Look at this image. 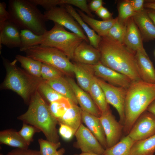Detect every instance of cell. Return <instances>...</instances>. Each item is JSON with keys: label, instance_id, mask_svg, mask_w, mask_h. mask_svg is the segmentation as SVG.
Masks as SVG:
<instances>
[{"label": "cell", "instance_id": "obj_1", "mask_svg": "<svg viewBox=\"0 0 155 155\" xmlns=\"http://www.w3.org/2000/svg\"><path fill=\"white\" fill-rule=\"evenodd\" d=\"M98 49L104 65L129 77L132 81L142 80L138 71L134 52L123 44L106 36L101 37Z\"/></svg>", "mask_w": 155, "mask_h": 155}, {"label": "cell", "instance_id": "obj_2", "mask_svg": "<svg viewBox=\"0 0 155 155\" xmlns=\"http://www.w3.org/2000/svg\"><path fill=\"white\" fill-rule=\"evenodd\" d=\"M155 100V84L142 80L132 81L127 89L123 132L127 135L134 123Z\"/></svg>", "mask_w": 155, "mask_h": 155}, {"label": "cell", "instance_id": "obj_3", "mask_svg": "<svg viewBox=\"0 0 155 155\" xmlns=\"http://www.w3.org/2000/svg\"><path fill=\"white\" fill-rule=\"evenodd\" d=\"M17 119L39 129L47 140L54 143L59 142L56 128L58 123L57 120L52 114L49 106L38 90L32 96L27 110L18 117Z\"/></svg>", "mask_w": 155, "mask_h": 155}, {"label": "cell", "instance_id": "obj_4", "mask_svg": "<svg viewBox=\"0 0 155 155\" xmlns=\"http://www.w3.org/2000/svg\"><path fill=\"white\" fill-rule=\"evenodd\" d=\"M36 6L29 0H9V20L21 30L27 29L38 35H43L47 31L45 24L48 20Z\"/></svg>", "mask_w": 155, "mask_h": 155}, {"label": "cell", "instance_id": "obj_5", "mask_svg": "<svg viewBox=\"0 0 155 155\" xmlns=\"http://www.w3.org/2000/svg\"><path fill=\"white\" fill-rule=\"evenodd\" d=\"M6 72L1 88L11 90L16 93L26 103H29L32 95L38 90L40 84L44 80L35 77L24 69L18 67L15 59L12 62L2 57Z\"/></svg>", "mask_w": 155, "mask_h": 155}, {"label": "cell", "instance_id": "obj_6", "mask_svg": "<svg viewBox=\"0 0 155 155\" xmlns=\"http://www.w3.org/2000/svg\"><path fill=\"white\" fill-rule=\"evenodd\" d=\"M54 23L53 27L43 34L40 45L57 49L70 60H73L75 49L84 40L76 34L67 31L62 26Z\"/></svg>", "mask_w": 155, "mask_h": 155}, {"label": "cell", "instance_id": "obj_7", "mask_svg": "<svg viewBox=\"0 0 155 155\" xmlns=\"http://www.w3.org/2000/svg\"><path fill=\"white\" fill-rule=\"evenodd\" d=\"M24 52L26 56L53 66L67 76L74 74V64L63 53L57 49L39 45Z\"/></svg>", "mask_w": 155, "mask_h": 155}, {"label": "cell", "instance_id": "obj_8", "mask_svg": "<svg viewBox=\"0 0 155 155\" xmlns=\"http://www.w3.org/2000/svg\"><path fill=\"white\" fill-rule=\"evenodd\" d=\"M96 79L103 91L107 103L117 111L119 122L123 126L125 119V106L127 89L112 85L96 77Z\"/></svg>", "mask_w": 155, "mask_h": 155}, {"label": "cell", "instance_id": "obj_9", "mask_svg": "<svg viewBox=\"0 0 155 155\" xmlns=\"http://www.w3.org/2000/svg\"><path fill=\"white\" fill-rule=\"evenodd\" d=\"M44 14L47 19L53 21L69 29L88 43L89 41L78 22L63 6H57L46 11Z\"/></svg>", "mask_w": 155, "mask_h": 155}, {"label": "cell", "instance_id": "obj_10", "mask_svg": "<svg viewBox=\"0 0 155 155\" xmlns=\"http://www.w3.org/2000/svg\"><path fill=\"white\" fill-rule=\"evenodd\" d=\"M155 134V116L145 111L136 120L127 135L134 142Z\"/></svg>", "mask_w": 155, "mask_h": 155}, {"label": "cell", "instance_id": "obj_11", "mask_svg": "<svg viewBox=\"0 0 155 155\" xmlns=\"http://www.w3.org/2000/svg\"><path fill=\"white\" fill-rule=\"evenodd\" d=\"M99 118L105 135L107 149L120 140L123 126L117 121L110 109L102 113Z\"/></svg>", "mask_w": 155, "mask_h": 155}, {"label": "cell", "instance_id": "obj_12", "mask_svg": "<svg viewBox=\"0 0 155 155\" xmlns=\"http://www.w3.org/2000/svg\"><path fill=\"white\" fill-rule=\"evenodd\" d=\"M75 135L76 142L74 147L82 152H92L103 155L105 149L98 140L88 129L81 124Z\"/></svg>", "mask_w": 155, "mask_h": 155}, {"label": "cell", "instance_id": "obj_13", "mask_svg": "<svg viewBox=\"0 0 155 155\" xmlns=\"http://www.w3.org/2000/svg\"><path fill=\"white\" fill-rule=\"evenodd\" d=\"M90 65L96 77L112 85L127 89L132 82L127 76L104 65L100 61Z\"/></svg>", "mask_w": 155, "mask_h": 155}, {"label": "cell", "instance_id": "obj_14", "mask_svg": "<svg viewBox=\"0 0 155 155\" xmlns=\"http://www.w3.org/2000/svg\"><path fill=\"white\" fill-rule=\"evenodd\" d=\"M100 50L84 40L75 49L73 60L75 62L91 65L100 62Z\"/></svg>", "mask_w": 155, "mask_h": 155}, {"label": "cell", "instance_id": "obj_15", "mask_svg": "<svg viewBox=\"0 0 155 155\" xmlns=\"http://www.w3.org/2000/svg\"><path fill=\"white\" fill-rule=\"evenodd\" d=\"M74 93L82 111L100 117L101 113L90 95L82 89L72 78L65 77Z\"/></svg>", "mask_w": 155, "mask_h": 155}, {"label": "cell", "instance_id": "obj_16", "mask_svg": "<svg viewBox=\"0 0 155 155\" xmlns=\"http://www.w3.org/2000/svg\"><path fill=\"white\" fill-rule=\"evenodd\" d=\"M21 30L13 22L8 20L0 28V44L9 48L19 47L21 43Z\"/></svg>", "mask_w": 155, "mask_h": 155}, {"label": "cell", "instance_id": "obj_17", "mask_svg": "<svg viewBox=\"0 0 155 155\" xmlns=\"http://www.w3.org/2000/svg\"><path fill=\"white\" fill-rule=\"evenodd\" d=\"M123 44L134 52L139 50L147 54L143 46L140 32L132 17L129 18L127 22Z\"/></svg>", "mask_w": 155, "mask_h": 155}, {"label": "cell", "instance_id": "obj_18", "mask_svg": "<svg viewBox=\"0 0 155 155\" xmlns=\"http://www.w3.org/2000/svg\"><path fill=\"white\" fill-rule=\"evenodd\" d=\"M135 57L141 79L147 83L155 84V69L147 54L138 50L136 52Z\"/></svg>", "mask_w": 155, "mask_h": 155}, {"label": "cell", "instance_id": "obj_19", "mask_svg": "<svg viewBox=\"0 0 155 155\" xmlns=\"http://www.w3.org/2000/svg\"><path fill=\"white\" fill-rule=\"evenodd\" d=\"M82 120L103 148L106 149V136L99 117L82 110Z\"/></svg>", "mask_w": 155, "mask_h": 155}, {"label": "cell", "instance_id": "obj_20", "mask_svg": "<svg viewBox=\"0 0 155 155\" xmlns=\"http://www.w3.org/2000/svg\"><path fill=\"white\" fill-rule=\"evenodd\" d=\"M144 38L155 39V25L144 9L132 17Z\"/></svg>", "mask_w": 155, "mask_h": 155}, {"label": "cell", "instance_id": "obj_21", "mask_svg": "<svg viewBox=\"0 0 155 155\" xmlns=\"http://www.w3.org/2000/svg\"><path fill=\"white\" fill-rule=\"evenodd\" d=\"M76 10L83 20L101 37L106 36L117 19L116 18L107 20H98L89 17L80 10L76 9Z\"/></svg>", "mask_w": 155, "mask_h": 155}, {"label": "cell", "instance_id": "obj_22", "mask_svg": "<svg viewBox=\"0 0 155 155\" xmlns=\"http://www.w3.org/2000/svg\"><path fill=\"white\" fill-rule=\"evenodd\" d=\"M73 73L78 85L83 90L88 92L92 80L95 76L90 65L75 62Z\"/></svg>", "mask_w": 155, "mask_h": 155}, {"label": "cell", "instance_id": "obj_23", "mask_svg": "<svg viewBox=\"0 0 155 155\" xmlns=\"http://www.w3.org/2000/svg\"><path fill=\"white\" fill-rule=\"evenodd\" d=\"M82 112L80 107L72 104L62 116L57 119L58 123L69 126L75 134L82 124Z\"/></svg>", "mask_w": 155, "mask_h": 155}, {"label": "cell", "instance_id": "obj_24", "mask_svg": "<svg viewBox=\"0 0 155 155\" xmlns=\"http://www.w3.org/2000/svg\"><path fill=\"white\" fill-rule=\"evenodd\" d=\"M64 7L67 11L78 22L86 34L90 44L95 48L98 49L101 37L98 35L83 20L76 10L71 5L65 4L61 5Z\"/></svg>", "mask_w": 155, "mask_h": 155}, {"label": "cell", "instance_id": "obj_25", "mask_svg": "<svg viewBox=\"0 0 155 155\" xmlns=\"http://www.w3.org/2000/svg\"><path fill=\"white\" fill-rule=\"evenodd\" d=\"M45 81L72 103L78 105V102L74 93L65 77H61Z\"/></svg>", "mask_w": 155, "mask_h": 155}, {"label": "cell", "instance_id": "obj_26", "mask_svg": "<svg viewBox=\"0 0 155 155\" xmlns=\"http://www.w3.org/2000/svg\"><path fill=\"white\" fill-rule=\"evenodd\" d=\"M0 144L22 149H28L29 147L18 131L13 129L0 131Z\"/></svg>", "mask_w": 155, "mask_h": 155}, {"label": "cell", "instance_id": "obj_27", "mask_svg": "<svg viewBox=\"0 0 155 155\" xmlns=\"http://www.w3.org/2000/svg\"><path fill=\"white\" fill-rule=\"evenodd\" d=\"M88 92L101 114L109 109L103 91L97 82L95 76L92 80Z\"/></svg>", "mask_w": 155, "mask_h": 155}, {"label": "cell", "instance_id": "obj_28", "mask_svg": "<svg viewBox=\"0 0 155 155\" xmlns=\"http://www.w3.org/2000/svg\"><path fill=\"white\" fill-rule=\"evenodd\" d=\"M131 155H153L155 152V134L135 142L131 148Z\"/></svg>", "mask_w": 155, "mask_h": 155}, {"label": "cell", "instance_id": "obj_29", "mask_svg": "<svg viewBox=\"0 0 155 155\" xmlns=\"http://www.w3.org/2000/svg\"><path fill=\"white\" fill-rule=\"evenodd\" d=\"M134 142L128 135L125 136L115 145L105 150L103 155H131V148Z\"/></svg>", "mask_w": 155, "mask_h": 155}, {"label": "cell", "instance_id": "obj_30", "mask_svg": "<svg viewBox=\"0 0 155 155\" xmlns=\"http://www.w3.org/2000/svg\"><path fill=\"white\" fill-rule=\"evenodd\" d=\"M43 38V35H38L27 29L21 30L20 31L21 43L19 47L21 51L34 46L40 45Z\"/></svg>", "mask_w": 155, "mask_h": 155}, {"label": "cell", "instance_id": "obj_31", "mask_svg": "<svg viewBox=\"0 0 155 155\" xmlns=\"http://www.w3.org/2000/svg\"><path fill=\"white\" fill-rule=\"evenodd\" d=\"M16 59L19 62L22 67L32 75L39 78H42L41 70L42 63L27 56L17 55Z\"/></svg>", "mask_w": 155, "mask_h": 155}, {"label": "cell", "instance_id": "obj_32", "mask_svg": "<svg viewBox=\"0 0 155 155\" xmlns=\"http://www.w3.org/2000/svg\"><path fill=\"white\" fill-rule=\"evenodd\" d=\"M127 23L120 21L117 17V20L105 36L117 43L123 44L127 29Z\"/></svg>", "mask_w": 155, "mask_h": 155}, {"label": "cell", "instance_id": "obj_33", "mask_svg": "<svg viewBox=\"0 0 155 155\" xmlns=\"http://www.w3.org/2000/svg\"><path fill=\"white\" fill-rule=\"evenodd\" d=\"M72 104L68 99L64 98L50 103L49 107L52 114L57 119L62 116Z\"/></svg>", "mask_w": 155, "mask_h": 155}, {"label": "cell", "instance_id": "obj_34", "mask_svg": "<svg viewBox=\"0 0 155 155\" xmlns=\"http://www.w3.org/2000/svg\"><path fill=\"white\" fill-rule=\"evenodd\" d=\"M38 90L50 103L65 98L56 91L44 80L39 84Z\"/></svg>", "mask_w": 155, "mask_h": 155}, {"label": "cell", "instance_id": "obj_35", "mask_svg": "<svg viewBox=\"0 0 155 155\" xmlns=\"http://www.w3.org/2000/svg\"><path fill=\"white\" fill-rule=\"evenodd\" d=\"M64 74L56 68L42 63L41 70V75L45 81L49 80L64 76Z\"/></svg>", "mask_w": 155, "mask_h": 155}, {"label": "cell", "instance_id": "obj_36", "mask_svg": "<svg viewBox=\"0 0 155 155\" xmlns=\"http://www.w3.org/2000/svg\"><path fill=\"white\" fill-rule=\"evenodd\" d=\"M38 141L41 155H52L57 152L61 145L60 142L54 143L42 138L39 139Z\"/></svg>", "mask_w": 155, "mask_h": 155}, {"label": "cell", "instance_id": "obj_37", "mask_svg": "<svg viewBox=\"0 0 155 155\" xmlns=\"http://www.w3.org/2000/svg\"><path fill=\"white\" fill-rule=\"evenodd\" d=\"M41 131L36 127L23 123L21 129L18 132L29 146L33 141V137L34 134Z\"/></svg>", "mask_w": 155, "mask_h": 155}, {"label": "cell", "instance_id": "obj_38", "mask_svg": "<svg viewBox=\"0 0 155 155\" xmlns=\"http://www.w3.org/2000/svg\"><path fill=\"white\" fill-rule=\"evenodd\" d=\"M135 13L128 0L124 1L119 6L118 19L122 22H126L128 19L132 17Z\"/></svg>", "mask_w": 155, "mask_h": 155}, {"label": "cell", "instance_id": "obj_39", "mask_svg": "<svg viewBox=\"0 0 155 155\" xmlns=\"http://www.w3.org/2000/svg\"><path fill=\"white\" fill-rule=\"evenodd\" d=\"M87 1L86 0H61V5L67 4L75 6L84 12L86 13L89 17L94 18V16L89 9Z\"/></svg>", "mask_w": 155, "mask_h": 155}, {"label": "cell", "instance_id": "obj_40", "mask_svg": "<svg viewBox=\"0 0 155 155\" xmlns=\"http://www.w3.org/2000/svg\"><path fill=\"white\" fill-rule=\"evenodd\" d=\"M37 6L40 5L44 8L46 11L49 10L57 5H61V0H29Z\"/></svg>", "mask_w": 155, "mask_h": 155}, {"label": "cell", "instance_id": "obj_41", "mask_svg": "<svg viewBox=\"0 0 155 155\" xmlns=\"http://www.w3.org/2000/svg\"><path fill=\"white\" fill-rule=\"evenodd\" d=\"M59 124L60 126L59 132L60 135L65 140L68 141L71 139L75 134L73 130L66 125L61 123Z\"/></svg>", "mask_w": 155, "mask_h": 155}, {"label": "cell", "instance_id": "obj_42", "mask_svg": "<svg viewBox=\"0 0 155 155\" xmlns=\"http://www.w3.org/2000/svg\"><path fill=\"white\" fill-rule=\"evenodd\" d=\"M7 155H41L39 151L28 148H16L8 152Z\"/></svg>", "mask_w": 155, "mask_h": 155}, {"label": "cell", "instance_id": "obj_43", "mask_svg": "<svg viewBox=\"0 0 155 155\" xmlns=\"http://www.w3.org/2000/svg\"><path fill=\"white\" fill-rule=\"evenodd\" d=\"M6 4L5 2L0 3V28L9 19V14L8 11L6 10Z\"/></svg>", "mask_w": 155, "mask_h": 155}, {"label": "cell", "instance_id": "obj_44", "mask_svg": "<svg viewBox=\"0 0 155 155\" xmlns=\"http://www.w3.org/2000/svg\"><path fill=\"white\" fill-rule=\"evenodd\" d=\"M95 13L103 20H109L113 19L112 14L106 8L103 6Z\"/></svg>", "mask_w": 155, "mask_h": 155}, {"label": "cell", "instance_id": "obj_45", "mask_svg": "<svg viewBox=\"0 0 155 155\" xmlns=\"http://www.w3.org/2000/svg\"><path fill=\"white\" fill-rule=\"evenodd\" d=\"M133 10L135 12H139L144 9V0H128Z\"/></svg>", "mask_w": 155, "mask_h": 155}, {"label": "cell", "instance_id": "obj_46", "mask_svg": "<svg viewBox=\"0 0 155 155\" xmlns=\"http://www.w3.org/2000/svg\"><path fill=\"white\" fill-rule=\"evenodd\" d=\"M103 4L102 0H92L90 2L88 5L91 11L96 12L102 6Z\"/></svg>", "mask_w": 155, "mask_h": 155}, {"label": "cell", "instance_id": "obj_47", "mask_svg": "<svg viewBox=\"0 0 155 155\" xmlns=\"http://www.w3.org/2000/svg\"><path fill=\"white\" fill-rule=\"evenodd\" d=\"M146 110L155 116V100L149 105Z\"/></svg>", "mask_w": 155, "mask_h": 155}, {"label": "cell", "instance_id": "obj_48", "mask_svg": "<svg viewBox=\"0 0 155 155\" xmlns=\"http://www.w3.org/2000/svg\"><path fill=\"white\" fill-rule=\"evenodd\" d=\"M147 11L149 17L155 25V10H149Z\"/></svg>", "mask_w": 155, "mask_h": 155}, {"label": "cell", "instance_id": "obj_49", "mask_svg": "<svg viewBox=\"0 0 155 155\" xmlns=\"http://www.w3.org/2000/svg\"><path fill=\"white\" fill-rule=\"evenodd\" d=\"M145 7L155 10V1L148 2L145 5Z\"/></svg>", "mask_w": 155, "mask_h": 155}, {"label": "cell", "instance_id": "obj_50", "mask_svg": "<svg viewBox=\"0 0 155 155\" xmlns=\"http://www.w3.org/2000/svg\"><path fill=\"white\" fill-rule=\"evenodd\" d=\"M65 150L63 148H61L58 150L52 155H64Z\"/></svg>", "mask_w": 155, "mask_h": 155}, {"label": "cell", "instance_id": "obj_51", "mask_svg": "<svg viewBox=\"0 0 155 155\" xmlns=\"http://www.w3.org/2000/svg\"><path fill=\"white\" fill-rule=\"evenodd\" d=\"M73 155H101L92 152H82L80 154H75Z\"/></svg>", "mask_w": 155, "mask_h": 155}, {"label": "cell", "instance_id": "obj_52", "mask_svg": "<svg viewBox=\"0 0 155 155\" xmlns=\"http://www.w3.org/2000/svg\"><path fill=\"white\" fill-rule=\"evenodd\" d=\"M0 155H3V154H2V153H1V154H0ZM7 155L6 154V155Z\"/></svg>", "mask_w": 155, "mask_h": 155}, {"label": "cell", "instance_id": "obj_53", "mask_svg": "<svg viewBox=\"0 0 155 155\" xmlns=\"http://www.w3.org/2000/svg\"><path fill=\"white\" fill-rule=\"evenodd\" d=\"M153 155H155V154H153Z\"/></svg>", "mask_w": 155, "mask_h": 155}, {"label": "cell", "instance_id": "obj_54", "mask_svg": "<svg viewBox=\"0 0 155 155\" xmlns=\"http://www.w3.org/2000/svg\"></svg>", "mask_w": 155, "mask_h": 155}]
</instances>
